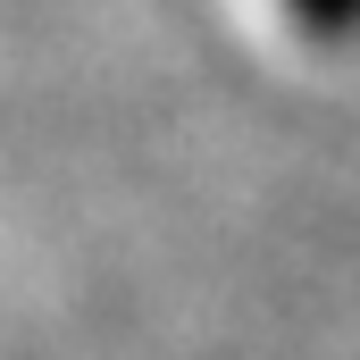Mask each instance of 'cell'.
I'll return each mask as SVG.
<instances>
[{
	"mask_svg": "<svg viewBox=\"0 0 360 360\" xmlns=\"http://www.w3.org/2000/svg\"><path fill=\"white\" fill-rule=\"evenodd\" d=\"M276 8L310 51H352L360 42V0H276Z\"/></svg>",
	"mask_w": 360,
	"mask_h": 360,
	"instance_id": "obj_1",
	"label": "cell"
}]
</instances>
